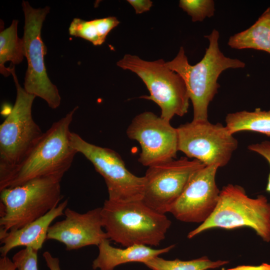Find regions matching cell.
I'll list each match as a JSON object with an SVG mask.
<instances>
[{
	"instance_id": "cell-1",
	"label": "cell",
	"mask_w": 270,
	"mask_h": 270,
	"mask_svg": "<svg viewBox=\"0 0 270 270\" xmlns=\"http://www.w3.org/2000/svg\"><path fill=\"white\" fill-rule=\"evenodd\" d=\"M209 42L202 59L194 65L189 64L183 46L176 56L166 62V66L179 74L184 80L191 100L194 112L193 120H208V108L220 87L218 80L222 72L228 68H244L245 63L227 57L220 50V33L214 29L204 36Z\"/></svg>"
},
{
	"instance_id": "cell-2",
	"label": "cell",
	"mask_w": 270,
	"mask_h": 270,
	"mask_svg": "<svg viewBox=\"0 0 270 270\" xmlns=\"http://www.w3.org/2000/svg\"><path fill=\"white\" fill-rule=\"evenodd\" d=\"M10 72L16 90L14 104L0 126V191L8 188L19 166L32 152L44 132L33 120L32 108L36 96L20 84L10 64Z\"/></svg>"
},
{
	"instance_id": "cell-3",
	"label": "cell",
	"mask_w": 270,
	"mask_h": 270,
	"mask_svg": "<svg viewBox=\"0 0 270 270\" xmlns=\"http://www.w3.org/2000/svg\"><path fill=\"white\" fill-rule=\"evenodd\" d=\"M108 238L124 247L136 244L158 246L165 238L172 222L142 200L118 202L106 200L101 209Z\"/></svg>"
},
{
	"instance_id": "cell-4",
	"label": "cell",
	"mask_w": 270,
	"mask_h": 270,
	"mask_svg": "<svg viewBox=\"0 0 270 270\" xmlns=\"http://www.w3.org/2000/svg\"><path fill=\"white\" fill-rule=\"evenodd\" d=\"M62 180L56 176L40 177L0 191V238L56 207L62 198Z\"/></svg>"
},
{
	"instance_id": "cell-5",
	"label": "cell",
	"mask_w": 270,
	"mask_h": 270,
	"mask_svg": "<svg viewBox=\"0 0 270 270\" xmlns=\"http://www.w3.org/2000/svg\"><path fill=\"white\" fill-rule=\"evenodd\" d=\"M78 108L76 106L44 132L36 146L15 170L8 188L40 177L62 178L78 153L70 144V128Z\"/></svg>"
},
{
	"instance_id": "cell-6",
	"label": "cell",
	"mask_w": 270,
	"mask_h": 270,
	"mask_svg": "<svg viewBox=\"0 0 270 270\" xmlns=\"http://www.w3.org/2000/svg\"><path fill=\"white\" fill-rule=\"evenodd\" d=\"M252 229L264 242L270 241V203L259 195L251 198L240 186L228 184L220 191L216 206L211 216L188 234L192 238L212 228Z\"/></svg>"
},
{
	"instance_id": "cell-7",
	"label": "cell",
	"mask_w": 270,
	"mask_h": 270,
	"mask_svg": "<svg viewBox=\"0 0 270 270\" xmlns=\"http://www.w3.org/2000/svg\"><path fill=\"white\" fill-rule=\"evenodd\" d=\"M116 64L142 80L150 94L141 98L156 103L160 108L161 118L170 122L174 116H182L188 112L190 98L185 82L179 74L166 66L163 59L147 61L126 54Z\"/></svg>"
},
{
	"instance_id": "cell-8",
	"label": "cell",
	"mask_w": 270,
	"mask_h": 270,
	"mask_svg": "<svg viewBox=\"0 0 270 270\" xmlns=\"http://www.w3.org/2000/svg\"><path fill=\"white\" fill-rule=\"evenodd\" d=\"M22 5L24 15L22 39L28 62L24 88L27 92L44 100L50 108L54 109L60 106L61 97L47 74L44 62L47 48L41 36L42 24L50 8H34L24 0Z\"/></svg>"
},
{
	"instance_id": "cell-9",
	"label": "cell",
	"mask_w": 270,
	"mask_h": 270,
	"mask_svg": "<svg viewBox=\"0 0 270 270\" xmlns=\"http://www.w3.org/2000/svg\"><path fill=\"white\" fill-rule=\"evenodd\" d=\"M70 142L78 153L84 155L104 178L110 200L130 202L142 200L145 179L130 172L120 155L115 150L96 146L71 132Z\"/></svg>"
},
{
	"instance_id": "cell-10",
	"label": "cell",
	"mask_w": 270,
	"mask_h": 270,
	"mask_svg": "<svg viewBox=\"0 0 270 270\" xmlns=\"http://www.w3.org/2000/svg\"><path fill=\"white\" fill-rule=\"evenodd\" d=\"M177 128L178 150L205 166H226L238 146L237 140L220 123L192 120Z\"/></svg>"
},
{
	"instance_id": "cell-11",
	"label": "cell",
	"mask_w": 270,
	"mask_h": 270,
	"mask_svg": "<svg viewBox=\"0 0 270 270\" xmlns=\"http://www.w3.org/2000/svg\"><path fill=\"white\" fill-rule=\"evenodd\" d=\"M204 166L196 160L181 157L148 167L142 200L158 213L170 212L192 176Z\"/></svg>"
},
{
	"instance_id": "cell-12",
	"label": "cell",
	"mask_w": 270,
	"mask_h": 270,
	"mask_svg": "<svg viewBox=\"0 0 270 270\" xmlns=\"http://www.w3.org/2000/svg\"><path fill=\"white\" fill-rule=\"evenodd\" d=\"M128 137L137 141L141 152L138 162L148 168L176 158L177 128L170 122L150 112L136 115L128 127Z\"/></svg>"
},
{
	"instance_id": "cell-13",
	"label": "cell",
	"mask_w": 270,
	"mask_h": 270,
	"mask_svg": "<svg viewBox=\"0 0 270 270\" xmlns=\"http://www.w3.org/2000/svg\"><path fill=\"white\" fill-rule=\"evenodd\" d=\"M218 168L205 166L192 176L170 212L175 218L183 222L202 224L211 216L220 191L216 182Z\"/></svg>"
},
{
	"instance_id": "cell-14",
	"label": "cell",
	"mask_w": 270,
	"mask_h": 270,
	"mask_svg": "<svg viewBox=\"0 0 270 270\" xmlns=\"http://www.w3.org/2000/svg\"><path fill=\"white\" fill-rule=\"evenodd\" d=\"M101 209L96 208L80 214L66 208L64 218L50 226L46 240L63 244L67 250L88 246H98L104 240L108 239L102 230Z\"/></svg>"
},
{
	"instance_id": "cell-15",
	"label": "cell",
	"mask_w": 270,
	"mask_h": 270,
	"mask_svg": "<svg viewBox=\"0 0 270 270\" xmlns=\"http://www.w3.org/2000/svg\"><path fill=\"white\" fill-rule=\"evenodd\" d=\"M68 204L65 200L43 216L18 230L8 232L0 238L1 257L7 256L13 248L24 246L38 251L46 240L48 228L57 218L64 216Z\"/></svg>"
},
{
	"instance_id": "cell-16",
	"label": "cell",
	"mask_w": 270,
	"mask_h": 270,
	"mask_svg": "<svg viewBox=\"0 0 270 270\" xmlns=\"http://www.w3.org/2000/svg\"><path fill=\"white\" fill-rule=\"evenodd\" d=\"M175 245L154 249L149 246L136 244L124 248H118L110 244V240H104L98 246V254L92 262L94 270H114L118 266L130 262H144L160 254L168 252Z\"/></svg>"
},
{
	"instance_id": "cell-17",
	"label": "cell",
	"mask_w": 270,
	"mask_h": 270,
	"mask_svg": "<svg viewBox=\"0 0 270 270\" xmlns=\"http://www.w3.org/2000/svg\"><path fill=\"white\" fill-rule=\"evenodd\" d=\"M228 44L233 49L251 48L270 54V6L250 28L230 36Z\"/></svg>"
},
{
	"instance_id": "cell-18",
	"label": "cell",
	"mask_w": 270,
	"mask_h": 270,
	"mask_svg": "<svg viewBox=\"0 0 270 270\" xmlns=\"http://www.w3.org/2000/svg\"><path fill=\"white\" fill-rule=\"evenodd\" d=\"M226 126L232 134L242 131L257 132L270 136V109L256 108L254 111L241 110L227 114Z\"/></svg>"
},
{
	"instance_id": "cell-19",
	"label": "cell",
	"mask_w": 270,
	"mask_h": 270,
	"mask_svg": "<svg viewBox=\"0 0 270 270\" xmlns=\"http://www.w3.org/2000/svg\"><path fill=\"white\" fill-rule=\"evenodd\" d=\"M120 24L116 17L84 20L74 18L68 28L70 36L78 37L91 42L94 46H100L105 41L112 29Z\"/></svg>"
},
{
	"instance_id": "cell-20",
	"label": "cell",
	"mask_w": 270,
	"mask_h": 270,
	"mask_svg": "<svg viewBox=\"0 0 270 270\" xmlns=\"http://www.w3.org/2000/svg\"><path fill=\"white\" fill-rule=\"evenodd\" d=\"M18 23L14 20L9 27L0 32V72L6 77L11 73L4 64L10 62L13 65L19 64L24 56V40L17 34Z\"/></svg>"
},
{
	"instance_id": "cell-21",
	"label": "cell",
	"mask_w": 270,
	"mask_h": 270,
	"mask_svg": "<svg viewBox=\"0 0 270 270\" xmlns=\"http://www.w3.org/2000/svg\"><path fill=\"white\" fill-rule=\"evenodd\" d=\"M228 263V261H212L207 256L190 260L179 259L166 260L156 256L144 264L152 270H207L216 268Z\"/></svg>"
},
{
	"instance_id": "cell-22",
	"label": "cell",
	"mask_w": 270,
	"mask_h": 270,
	"mask_svg": "<svg viewBox=\"0 0 270 270\" xmlns=\"http://www.w3.org/2000/svg\"><path fill=\"white\" fill-rule=\"evenodd\" d=\"M179 7L190 16L193 22L212 17L216 10L213 0H180Z\"/></svg>"
},
{
	"instance_id": "cell-23",
	"label": "cell",
	"mask_w": 270,
	"mask_h": 270,
	"mask_svg": "<svg viewBox=\"0 0 270 270\" xmlns=\"http://www.w3.org/2000/svg\"><path fill=\"white\" fill-rule=\"evenodd\" d=\"M38 251L25 248L12 256L16 270H38Z\"/></svg>"
},
{
	"instance_id": "cell-24",
	"label": "cell",
	"mask_w": 270,
	"mask_h": 270,
	"mask_svg": "<svg viewBox=\"0 0 270 270\" xmlns=\"http://www.w3.org/2000/svg\"><path fill=\"white\" fill-rule=\"evenodd\" d=\"M248 148L249 150L256 152L264 158L270 166V141L264 140L251 144L248 146ZM266 191L270 193V172L268 178Z\"/></svg>"
},
{
	"instance_id": "cell-25",
	"label": "cell",
	"mask_w": 270,
	"mask_h": 270,
	"mask_svg": "<svg viewBox=\"0 0 270 270\" xmlns=\"http://www.w3.org/2000/svg\"><path fill=\"white\" fill-rule=\"evenodd\" d=\"M127 2L134 8L136 14L150 10L152 5V2L150 0H128Z\"/></svg>"
},
{
	"instance_id": "cell-26",
	"label": "cell",
	"mask_w": 270,
	"mask_h": 270,
	"mask_svg": "<svg viewBox=\"0 0 270 270\" xmlns=\"http://www.w3.org/2000/svg\"><path fill=\"white\" fill-rule=\"evenodd\" d=\"M42 256L50 270H61L58 258L53 256L48 251L44 252Z\"/></svg>"
},
{
	"instance_id": "cell-27",
	"label": "cell",
	"mask_w": 270,
	"mask_h": 270,
	"mask_svg": "<svg viewBox=\"0 0 270 270\" xmlns=\"http://www.w3.org/2000/svg\"><path fill=\"white\" fill-rule=\"evenodd\" d=\"M226 270H270V264L262 263L259 266H239Z\"/></svg>"
},
{
	"instance_id": "cell-28",
	"label": "cell",
	"mask_w": 270,
	"mask_h": 270,
	"mask_svg": "<svg viewBox=\"0 0 270 270\" xmlns=\"http://www.w3.org/2000/svg\"><path fill=\"white\" fill-rule=\"evenodd\" d=\"M0 270H16V268L12 260L6 256L0 258Z\"/></svg>"
},
{
	"instance_id": "cell-29",
	"label": "cell",
	"mask_w": 270,
	"mask_h": 270,
	"mask_svg": "<svg viewBox=\"0 0 270 270\" xmlns=\"http://www.w3.org/2000/svg\"><path fill=\"white\" fill-rule=\"evenodd\" d=\"M222 270H224V269H222Z\"/></svg>"
}]
</instances>
